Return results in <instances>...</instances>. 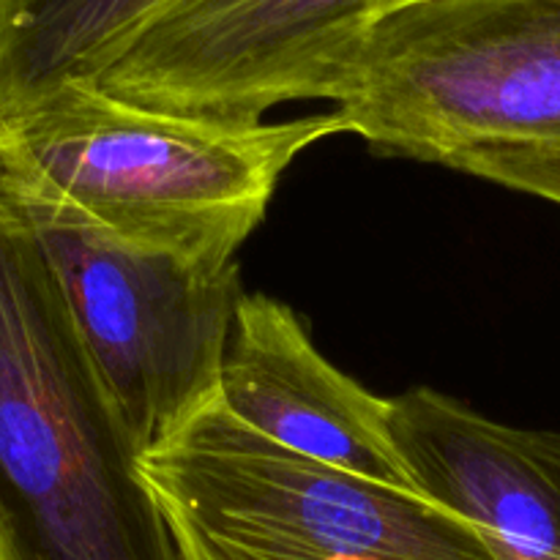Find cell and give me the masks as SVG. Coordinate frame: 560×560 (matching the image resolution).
<instances>
[{
	"label": "cell",
	"mask_w": 560,
	"mask_h": 560,
	"mask_svg": "<svg viewBox=\"0 0 560 560\" xmlns=\"http://www.w3.org/2000/svg\"><path fill=\"white\" fill-rule=\"evenodd\" d=\"M0 200L25 222L142 454L219 394L238 266L120 238L49 186L0 131Z\"/></svg>",
	"instance_id": "277c9868"
},
{
	"label": "cell",
	"mask_w": 560,
	"mask_h": 560,
	"mask_svg": "<svg viewBox=\"0 0 560 560\" xmlns=\"http://www.w3.org/2000/svg\"><path fill=\"white\" fill-rule=\"evenodd\" d=\"M337 113L441 164L470 142H560V0H446L381 16Z\"/></svg>",
	"instance_id": "5b68a950"
},
{
	"label": "cell",
	"mask_w": 560,
	"mask_h": 560,
	"mask_svg": "<svg viewBox=\"0 0 560 560\" xmlns=\"http://www.w3.org/2000/svg\"><path fill=\"white\" fill-rule=\"evenodd\" d=\"M140 474L180 560H495L459 514L277 446L219 394Z\"/></svg>",
	"instance_id": "3957f363"
},
{
	"label": "cell",
	"mask_w": 560,
	"mask_h": 560,
	"mask_svg": "<svg viewBox=\"0 0 560 560\" xmlns=\"http://www.w3.org/2000/svg\"><path fill=\"white\" fill-rule=\"evenodd\" d=\"M424 3H446V0H375V11H377V20H381V16L394 14V11H402V9H410V5H424Z\"/></svg>",
	"instance_id": "8fae6325"
},
{
	"label": "cell",
	"mask_w": 560,
	"mask_h": 560,
	"mask_svg": "<svg viewBox=\"0 0 560 560\" xmlns=\"http://www.w3.org/2000/svg\"><path fill=\"white\" fill-rule=\"evenodd\" d=\"M421 495L468 520L495 560H560V432L520 430L432 388L392 399Z\"/></svg>",
	"instance_id": "ba28073f"
},
{
	"label": "cell",
	"mask_w": 560,
	"mask_h": 560,
	"mask_svg": "<svg viewBox=\"0 0 560 560\" xmlns=\"http://www.w3.org/2000/svg\"><path fill=\"white\" fill-rule=\"evenodd\" d=\"M167 0H0V115L91 82Z\"/></svg>",
	"instance_id": "9c48e42d"
},
{
	"label": "cell",
	"mask_w": 560,
	"mask_h": 560,
	"mask_svg": "<svg viewBox=\"0 0 560 560\" xmlns=\"http://www.w3.org/2000/svg\"><path fill=\"white\" fill-rule=\"evenodd\" d=\"M219 397L233 416L295 454L419 492L392 432V399L375 397L312 345L293 310L244 293L224 348Z\"/></svg>",
	"instance_id": "52a82bcc"
},
{
	"label": "cell",
	"mask_w": 560,
	"mask_h": 560,
	"mask_svg": "<svg viewBox=\"0 0 560 560\" xmlns=\"http://www.w3.org/2000/svg\"><path fill=\"white\" fill-rule=\"evenodd\" d=\"M0 560H3V558H0Z\"/></svg>",
	"instance_id": "7c38bea8"
},
{
	"label": "cell",
	"mask_w": 560,
	"mask_h": 560,
	"mask_svg": "<svg viewBox=\"0 0 560 560\" xmlns=\"http://www.w3.org/2000/svg\"><path fill=\"white\" fill-rule=\"evenodd\" d=\"M0 558L180 560L58 279L3 200Z\"/></svg>",
	"instance_id": "6da1fadb"
},
{
	"label": "cell",
	"mask_w": 560,
	"mask_h": 560,
	"mask_svg": "<svg viewBox=\"0 0 560 560\" xmlns=\"http://www.w3.org/2000/svg\"><path fill=\"white\" fill-rule=\"evenodd\" d=\"M0 131L80 211L131 244L224 268L266 217L301 151L342 115L224 126L118 102L71 82L0 115Z\"/></svg>",
	"instance_id": "7a4b0ae2"
},
{
	"label": "cell",
	"mask_w": 560,
	"mask_h": 560,
	"mask_svg": "<svg viewBox=\"0 0 560 560\" xmlns=\"http://www.w3.org/2000/svg\"><path fill=\"white\" fill-rule=\"evenodd\" d=\"M375 20V0H167L91 85L180 118L262 124L284 102H342Z\"/></svg>",
	"instance_id": "8992f818"
},
{
	"label": "cell",
	"mask_w": 560,
	"mask_h": 560,
	"mask_svg": "<svg viewBox=\"0 0 560 560\" xmlns=\"http://www.w3.org/2000/svg\"><path fill=\"white\" fill-rule=\"evenodd\" d=\"M441 164L560 206V142H470Z\"/></svg>",
	"instance_id": "30bf717a"
}]
</instances>
